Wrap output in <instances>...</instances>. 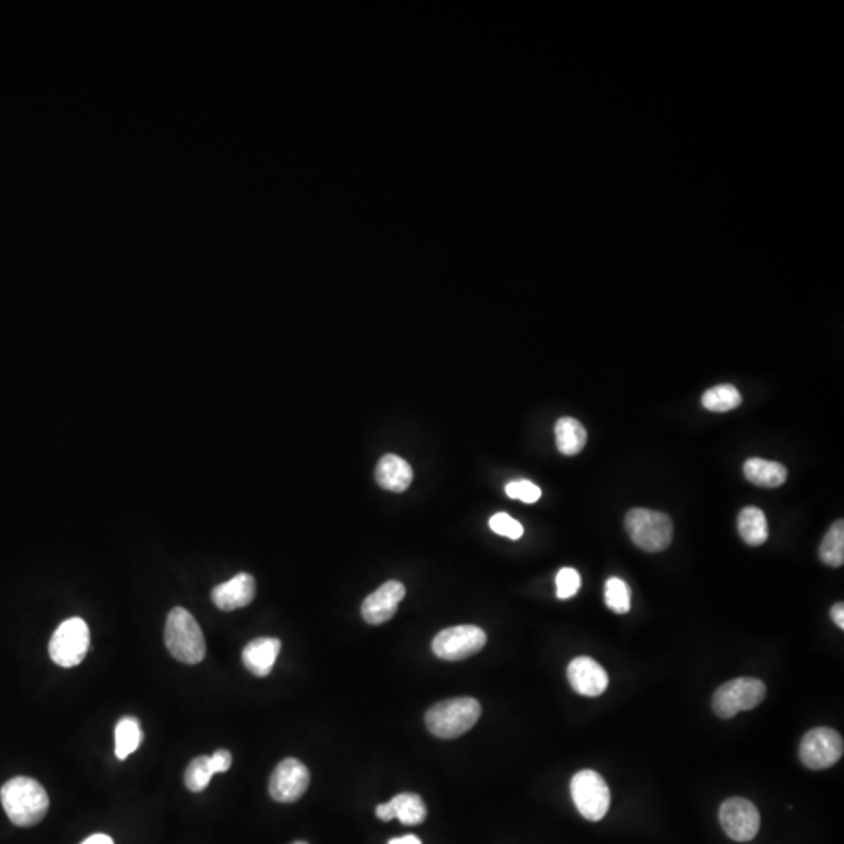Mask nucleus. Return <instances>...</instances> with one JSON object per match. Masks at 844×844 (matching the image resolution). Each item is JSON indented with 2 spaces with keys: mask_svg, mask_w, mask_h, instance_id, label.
Wrapping results in <instances>:
<instances>
[{
  "mask_svg": "<svg viewBox=\"0 0 844 844\" xmlns=\"http://www.w3.org/2000/svg\"><path fill=\"white\" fill-rule=\"evenodd\" d=\"M0 801L11 823L32 827L43 821L49 810V796L38 780L19 776L0 790Z\"/></svg>",
  "mask_w": 844,
  "mask_h": 844,
  "instance_id": "1",
  "label": "nucleus"
},
{
  "mask_svg": "<svg viewBox=\"0 0 844 844\" xmlns=\"http://www.w3.org/2000/svg\"><path fill=\"white\" fill-rule=\"evenodd\" d=\"M165 644L174 659L186 665H197L205 659L207 644L204 632L186 608L169 612L165 627Z\"/></svg>",
  "mask_w": 844,
  "mask_h": 844,
  "instance_id": "2",
  "label": "nucleus"
},
{
  "mask_svg": "<svg viewBox=\"0 0 844 844\" xmlns=\"http://www.w3.org/2000/svg\"><path fill=\"white\" fill-rule=\"evenodd\" d=\"M482 715V707L474 698H454L438 702L426 713L427 729L443 740L460 737L473 729Z\"/></svg>",
  "mask_w": 844,
  "mask_h": 844,
  "instance_id": "3",
  "label": "nucleus"
},
{
  "mask_svg": "<svg viewBox=\"0 0 844 844\" xmlns=\"http://www.w3.org/2000/svg\"><path fill=\"white\" fill-rule=\"evenodd\" d=\"M626 529L635 546L646 552H662L673 541V521L666 513L633 508L626 515Z\"/></svg>",
  "mask_w": 844,
  "mask_h": 844,
  "instance_id": "4",
  "label": "nucleus"
},
{
  "mask_svg": "<svg viewBox=\"0 0 844 844\" xmlns=\"http://www.w3.org/2000/svg\"><path fill=\"white\" fill-rule=\"evenodd\" d=\"M90 627L82 618L66 619L49 643L52 662L61 668H74L85 660L90 649Z\"/></svg>",
  "mask_w": 844,
  "mask_h": 844,
  "instance_id": "5",
  "label": "nucleus"
},
{
  "mask_svg": "<svg viewBox=\"0 0 844 844\" xmlns=\"http://www.w3.org/2000/svg\"><path fill=\"white\" fill-rule=\"evenodd\" d=\"M766 696V687L762 680L752 677H740L730 680L716 690L713 696V712L719 718H734L744 710H752L762 704Z\"/></svg>",
  "mask_w": 844,
  "mask_h": 844,
  "instance_id": "6",
  "label": "nucleus"
},
{
  "mask_svg": "<svg viewBox=\"0 0 844 844\" xmlns=\"http://www.w3.org/2000/svg\"><path fill=\"white\" fill-rule=\"evenodd\" d=\"M571 796L580 815L588 821H601L610 809V788L601 774L591 769L579 771L571 780Z\"/></svg>",
  "mask_w": 844,
  "mask_h": 844,
  "instance_id": "7",
  "label": "nucleus"
},
{
  "mask_svg": "<svg viewBox=\"0 0 844 844\" xmlns=\"http://www.w3.org/2000/svg\"><path fill=\"white\" fill-rule=\"evenodd\" d=\"M485 644L487 633L480 627L455 626L441 630L437 637L433 638L432 649L438 659L458 662L482 651Z\"/></svg>",
  "mask_w": 844,
  "mask_h": 844,
  "instance_id": "8",
  "label": "nucleus"
},
{
  "mask_svg": "<svg viewBox=\"0 0 844 844\" xmlns=\"http://www.w3.org/2000/svg\"><path fill=\"white\" fill-rule=\"evenodd\" d=\"M843 752V738L837 730L816 727L802 738L799 757L807 768L819 771L834 766L843 757Z\"/></svg>",
  "mask_w": 844,
  "mask_h": 844,
  "instance_id": "9",
  "label": "nucleus"
},
{
  "mask_svg": "<svg viewBox=\"0 0 844 844\" xmlns=\"http://www.w3.org/2000/svg\"><path fill=\"white\" fill-rule=\"evenodd\" d=\"M719 823L727 837L738 843H746L754 840L759 834V809L748 799H727L719 809Z\"/></svg>",
  "mask_w": 844,
  "mask_h": 844,
  "instance_id": "10",
  "label": "nucleus"
},
{
  "mask_svg": "<svg viewBox=\"0 0 844 844\" xmlns=\"http://www.w3.org/2000/svg\"><path fill=\"white\" fill-rule=\"evenodd\" d=\"M310 785V771L297 759H285L274 769L269 779L271 798L283 804L299 801Z\"/></svg>",
  "mask_w": 844,
  "mask_h": 844,
  "instance_id": "11",
  "label": "nucleus"
},
{
  "mask_svg": "<svg viewBox=\"0 0 844 844\" xmlns=\"http://www.w3.org/2000/svg\"><path fill=\"white\" fill-rule=\"evenodd\" d=\"M405 596V587L397 580L383 583L379 590L369 594L362 605V615L372 626L387 623L396 615L397 607Z\"/></svg>",
  "mask_w": 844,
  "mask_h": 844,
  "instance_id": "12",
  "label": "nucleus"
},
{
  "mask_svg": "<svg viewBox=\"0 0 844 844\" xmlns=\"http://www.w3.org/2000/svg\"><path fill=\"white\" fill-rule=\"evenodd\" d=\"M568 680L571 688L585 698H598L608 687L607 671L590 657H577L569 663Z\"/></svg>",
  "mask_w": 844,
  "mask_h": 844,
  "instance_id": "13",
  "label": "nucleus"
},
{
  "mask_svg": "<svg viewBox=\"0 0 844 844\" xmlns=\"http://www.w3.org/2000/svg\"><path fill=\"white\" fill-rule=\"evenodd\" d=\"M255 579L251 574L240 573L227 582L219 583L211 591V601L219 610L233 612L237 608L246 607L255 598Z\"/></svg>",
  "mask_w": 844,
  "mask_h": 844,
  "instance_id": "14",
  "label": "nucleus"
},
{
  "mask_svg": "<svg viewBox=\"0 0 844 844\" xmlns=\"http://www.w3.org/2000/svg\"><path fill=\"white\" fill-rule=\"evenodd\" d=\"M282 643L277 638H255L243 651V663L254 676L266 677L271 673L279 657Z\"/></svg>",
  "mask_w": 844,
  "mask_h": 844,
  "instance_id": "15",
  "label": "nucleus"
},
{
  "mask_svg": "<svg viewBox=\"0 0 844 844\" xmlns=\"http://www.w3.org/2000/svg\"><path fill=\"white\" fill-rule=\"evenodd\" d=\"M376 480L383 490L404 493L413 482L412 466L399 455H383L377 463Z\"/></svg>",
  "mask_w": 844,
  "mask_h": 844,
  "instance_id": "16",
  "label": "nucleus"
},
{
  "mask_svg": "<svg viewBox=\"0 0 844 844\" xmlns=\"http://www.w3.org/2000/svg\"><path fill=\"white\" fill-rule=\"evenodd\" d=\"M744 476L757 487L777 488L784 485L788 477L787 468L777 462H769L763 458H749L744 463Z\"/></svg>",
  "mask_w": 844,
  "mask_h": 844,
  "instance_id": "17",
  "label": "nucleus"
},
{
  "mask_svg": "<svg viewBox=\"0 0 844 844\" xmlns=\"http://www.w3.org/2000/svg\"><path fill=\"white\" fill-rule=\"evenodd\" d=\"M557 449L566 457L579 454L587 444V430L574 418L558 419L555 424Z\"/></svg>",
  "mask_w": 844,
  "mask_h": 844,
  "instance_id": "18",
  "label": "nucleus"
},
{
  "mask_svg": "<svg viewBox=\"0 0 844 844\" xmlns=\"http://www.w3.org/2000/svg\"><path fill=\"white\" fill-rule=\"evenodd\" d=\"M738 532L749 546H762L768 540V521L757 507H746L738 516Z\"/></svg>",
  "mask_w": 844,
  "mask_h": 844,
  "instance_id": "19",
  "label": "nucleus"
},
{
  "mask_svg": "<svg viewBox=\"0 0 844 844\" xmlns=\"http://www.w3.org/2000/svg\"><path fill=\"white\" fill-rule=\"evenodd\" d=\"M394 818L399 819L405 826H416L427 818V807L421 796L415 793H402L394 796L390 801Z\"/></svg>",
  "mask_w": 844,
  "mask_h": 844,
  "instance_id": "20",
  "label": "nucleus"
},
{
  "mask_svg": "<svg viewBox=\"0 0 844 844\" xmlns=\"http://www.w3.org/2000/svg\"><path fill=\"white\" fill-rule=\"evenodd\" d=\"M116 748L115 754L119 760H126L130 754L140 748L143 741V730L138 719L133 716H126L116 724L115 730Z\"/></svg>",
  "mask_w": 844,
  "mask_h": 844,
  "instance_id": "21",
  "label": "nucleus"
},
{
  "mask_svg": "<svg viewBox=\"0 0 844 844\" xmlns=\"http://www.w3.org/2000/svg\"><path fill=\"white\" fill-rule=\"evenodd\" d=\"M819 557L832 568H840L844 563V523L843 519L834 523L829 532L824 535L819 548Z\"/></svg>",
  "mask_w": 844,
  "mask_h": 844,
  "instance_id": "22",
  "label": "nucleus"
},
{
  "mask_svg": "<svg viewBox=\"0 0 844 844\" xmlns=\"http://www.w3.org/2000/svg\"><path fill=\"white\" fill-rule=\"evenodd\" d=\"M741 394L738 393L737 388L729 383L718 385V387L710 388L705 391L702 396V405L707 408L709 412L726 413L734 408L740 407Z\"/></svg>",
  "mask_w": 844,
  "mask_h": 844,
  "instance_id": "23",
  "label": "nucleus"
},
{
  "mask_svg": "<svg viewBox=\"0 0 844 844\" xmlns=\"http://www.w3.org/2000/svg\"><path fill=\"white\" fill-rule=\"evenodd\" d=\"M215 769L211 766L210 757L201 755L188 765L185 771V785L193 793H201L215 776Z\"/></svg>",
  "mask_w": 844,
  "mask_h": 844,
  "instance_id": "24",
  "label": "nucleus"
},
{
  "mask_svg": "<svg viewBox=\"0 0 844 844\" xmlns=\"http://www.w3.org/2000/svg\"><path fill=\"white\" fill-rule=\"evenodd\" d=\"M605 604L618 615L629 612L630 590L624 580L618 579V577L607 580V583H605Z\"/></svg>",
  "mask_w": 844,
  "mask_h": 844,
  "instance_id": "25",
  "label": "nucleus"
},
{
  "mask_svg": "<svg viewBox=\"0 0 844 844\" xmlns=\"http://www.w3.org/2000/svg\"><path fill=\"white\" fill-rule=\"evenodd\" d=\"M508 498L519 499L526 504H535L541 498V490L529 480H515L505 487Z\"/></svg>",
  "mask_w": 844,
  "mask_h": 844,
  "instance_id": "26",
  "label": "nucleus"
},
{
  "mask_svg": "<svg viewBox=\"0 0 844 844\" xmlns=\"http://www.w3.org/2000/svg\"><path fill=\"white\" fill-rule=\"evenodd\" d=\"M490 527L494 533L502 535V537L510 538V540H519L523 537L524 527L513 519L507 513H498L490 519Z\"/></svg>",
  "mask_w": 844,
  "mask_h": 844,
  "instance_id": "27",
  "label": "nucleus"
},
{
  "mask_svg": "<svg viewBox=\"0 0 844 844\" xmlns=\"http://www.w3.org/2000/svg\"><path fill=\"white\" fill-rule=\"evenodd\" d=\"M580 590V576L576 569L563 568L557 574V598L569 599Z\"/></svg>",
  "mask_w": 844,
  "mask_h": 844,
  "instance_id": "28",
  "label": "nucleus"
},
{
  "mask_svg": "<svg viewBox=\"0 0 844 844\" xmlns=\"http://www.w3.org/2000/svg\"><path fill=\"white\" fill-rule=\"evenodd\" d=\"M210 762L215 773H226L232 766V754L227 749H219L215 754L210 755Z\"/></svg>",
  "mask_w": 844,
  "mask_h": 844,
  "instance_id": "29",
  "label": "nucleus"
},
{
  "mask_svg": "<svg viewBox=\"0 0 844 844\" xmlns=\"http://www.w3.org/2000/svg\"><path fill=\"white\" fill-rule=\"evenodd\" d=\"M830 618H832V621H834V623L837 624V626L840 627L841 630L844 629L843 602H838V604H835L834 607H832V610H830Z\"/></svg>",
  "mask_w": 844,
  "mask_h": 844,
  "instance_id": "30",
  "label": "nucleus"
},
{
  "mask_svg": "<svg viewBox=\"0 0 844 844\" xmlns=\"http://www.w3.org/2000/svg\"><path fill=\"white\" fill-rule=\"evenodd\" d=\"M376 815L377 818L382 819V821H391V819H394V813L393 809H391L390 802H387V804L377 805Z\"/></svg>",
  "mask_w": 844,
  "mask_h": 844,
  "instance_id": "31",
  "label": "nucleus"
},
{
  "mask_svg": "<svg viewBox=\"0 0 844 844\" xmlns=\"http://www.w3.org/2000/svg\"><path fill=\"white\" fill-rule=\"evenodd\" d=\"M82 844H115L108 835L96 834L86 838Z\"/></svg>",
  "mask_w": 844,
  "mask_h": 844,
  "instance_id": "32",
  "label": "nucleus"
},
{
  "mask_svg": "<svg viewBox=\"0 0 844 844\" xmlns=\"http://www.w3.org/2000/svg\"><path fill=\"white\" fill-rule=\"evenodd\" d=\"M388 844H422V841L416 835H404V837L393 838L388 841Z\"/></svg>",
  "mask_w": 844,
  "mask_h": 844,
  "instance_id": "33",
  "label": "nucleus"
},
{
  "mask_svg": "<svg viewBox=\"0 0 844 844\" xmlns=\"http://www.w3.org/2000/svg\"><path fill=\"white\" fill-rule=\"evenodd\" d=\"M293 844H308V843H305V841H296V843H293Z\"/></svg>",
  "mask_w": 844,
  "mask_h": 844,
  "instance_id": "34",
  "label": "nucleus"
}]
</instances>
